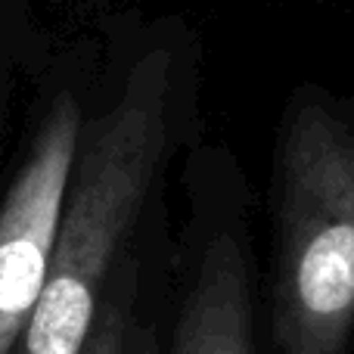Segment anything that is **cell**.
I'll list each match as a JSON object with an SVG mask.
<instances>
[{
  "label": "cell",
  "mask_w": 354,
  "mask_h": 354,
  "mask_svg": "<svg viewBox=\"0 0 354 354\" xmlns=\"http://www.w3.org/2000/svg\"><path fill=\"white\" fill-rule=\"evenodd\" d=\"M174 56L153 50L128 72L112 109L81 128L47 283L16 354H84L103 311V286L168 143Z\"/></svg>",
  "instance_id": "6da1fadb"
},
{
  "label": "cell",
  "mask_w": 354,
  "mask_h": 354,
  "mask_svg": "<svg viewBox=\"0 0 354 354\" xmlns=\"http://www.w3.org/2000/svg\"><path fill=\"white\" fill-rule=\"evenodd\" d=\"M274 354H354V106L305 87L274 159Z\"/></svg>",
  "instance_id": "7a4b0ae2"
},
{
  "label": "cell",
  "mask_w": 354,
  "mask_h": 354,
  "mask_svg": "<svg viewBox=\"0 0 354 354\" xmlns=\"http://www.w3.org/2000/svg\"><path fill=\"white\" fill-rule=\"evenodd\" d=\"M81 128L78 100L62 93L50 106L0 208V354H16L44 292Z\"/></svg>",
  "instance_id": "3957f363"
},
{
  "label": "cell",
  "mask_w": 354,
  "mask_h": 354,
  "mask_svg": "<svg viewBox=\"0 0 354 354\" xmlns=\"http://www.w3.org/2000/svg\"><path fill=\"white\" fill-rule=\"evenodd\" d=\"M168 354H255L249 255L230 227L202 249Z\"/></svg>",
  "instance_id": "277c9868"
},
{
  "label": "cell",
  "mask_w": 354,
  "mask_h": 354,
  "mask_svg": "<svg viewBox=\"0 0 354 354\" xmlns=\"http://www.w3.org/2000/svg\"><path fill=\"white\" fill-rule=\"evenodd\" d=\"M131 289H134V274H128L124 289L103 301L97 330L84 354H128V333H131Z\"/></svg>",
  "instance_id": "5b68a950"
},
{
  "label": "cell",
  "mask_w": 354,
  "mask_h": 354,
  "mask_svg": "<svg viewBox=\"0 0 354 354\" xmlns=\"http://www.w3.org/2000/svg\"><path fill=\"white\" fill-rule=\"evenodd\" d=\"M128 354H159L153 333H134V342L128 345Z\"/></svg>",
  "instance_id": "8992f818"
}]
</instances>
